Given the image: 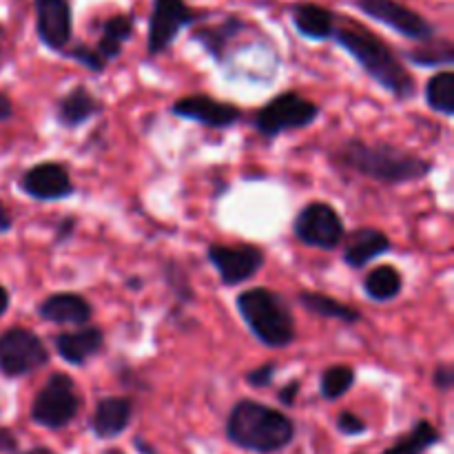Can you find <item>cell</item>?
<instances>
[{"mask_svg":"<svg viewBox=\"0 0 454 454\" xmlns=\"http://www.w3.org/2000/svg\"><path fill=\"white\" fill-rule=\"evenodd\" d=\"M333 38L341 49L350 53L359 62L364 71L375 80L380 87L393 93L397 100H411L415 96V78L403 67L397 53L393 51L386 40L372 34L371 29L348 22V25H335Z\"/></svg>","mask_w":454,"mask_h":454,"instance_id":"1","label":"cell"},{"mask_svg":"<svg viewBox=\"0 0 454 454\" xmlns=\"http://www.w3.org/2000/svg\"><path fill=\"white\" fill-rule=\"evenodd\" d=\"M337 158L344 167L353 168L359 176L372 177L384 184H406V182L424 180L433 171V162L399 146L386 145V142L368 145L364 140H348L337 151Z\"/></svg>","mask_w":454,"mask_h":454,"instance_id":"2","label":"cell"},{"mask_svg":"<svg viewBox=\"0 0 454 454\" xmlns=\"http://www.w3.org/2000/svg\"><path fill=\"white\" fill-rule=\"evenodd\" d=\"M226 437L244 450L269 454L282 450L293 442L295 426L284 412L253 399H242L231 411Z\"/></svg>","mask_w":454,"mask_h":454,"instance_id":"3","label":"cell"},{"mask_svg":"<svg viewBox=\"0 0 454 454\" xmlns=\"http://www.w3.org/2000/svg\"><path fill=\"white\" fill-rule=\"evenodd\" d=\"M235 306L248 331L269 348H286L295 341V317L279 293L270 288H248L239 293Z\"/></svg>","mask_w":454,"mask_h":454,"instance_id":"4","label":"cell"},{"mask_svg":"<svg viewBox=\"0 0 454 454\" xmlns=\"http://www.w3.org/2000/svg\"><path fill=\"white\" fill-rule=\"evenodd\" d=\"M80 403L82 402H80L74 380L65 372H53L47 384L35 395L34 406H31V419L43 428L60 430L75 419Z\"/></svg>","mask_w":454,"mask_h":454,"instance_id":"5","label":"cell"},{"mask_svg":"<svg viewBox=\"0 0 454 454\" xmlns=\"http://www.w3.org/2000/svg\"><path fill=\"white\" fill-rule=\"evenodd\" d=\"M319 105L317 102L309 100V98L300 96L295 91H286L275 96L273 100H269V105L262 106L255 114V124L257 131L266 137H278L282 133L293 131V129H304L309 124H313L319 115Z\"/></svg>","mask_w":454,"mask_h":454,"instance_id":"6","label":"cell"},{"mask_svg":"<svg viewBox=\"0 0 454 454\" xmlns=\"http://www.w3.org/2000/svg\"><path fill=\"white\" fill-rule=\"evenodd\" d=\"M49 364V350L34 331L13 326L0 335V372L4 377H25Z\"/></svg>","mask_w":454,"mask_h":454,"instance_id":"7","label":"cell"},{"mask_svg":"<svg viewBox=\"0 0 454 454\" xmlns=\"http://www.w3.org/2000/svg\"><path fill=\"white\" fill-rule=\"evenodd\" d=\"M293 233L306 247L322 248V251H333L346 238L340 213L326 202L306 204L293 220Z\"/></svg>","mask_w":454,"mask_h":454,"instance_id":"8","label":"cell"},{"mask_svg":"<svg viewBox=\"0 0 454 454\" xmlns=\"http://www.w3.org/2000/svg\"><path fill=\"white\" fill-rule=\"evenodd\" d=\"M353 4L359 12L366 13L368 18L390 27L403 38L426 43V40L434 38V34H437V29H434L428 18H424L419 12L399 3V0H353Z\"/></svg>","mask_w":454,"mask_h":454,"instance_id":"9","label":"cell"},{"mask_svg":"<svg viewBox=\"0 0 454 454\" xmlns=\"http://www.w3.org/2000/svg\"><path fill=\"white\" fill-rule=\"evenodd\" d=\"M198 13L184 0H153L146 31V51L149 56H160L167 51L184 27L198 20Z\"/></svg>","mask_w":454,"mask_h":454,"instance_id":"10","label":"cell"},{"mask_svg":"<svg viewBox=\"0 0 454 454\" xmlns=\"http://www.w3.org/2000/svg\"><path fill=\"white\" fill-rule=\"evenodd\" d=\"M207 257L224 286H238L247 282L264 266V251L253 244H239V247L211 244L207 248Z\"/></svg>","mask_w":454,"mask_h":454,"instance_id":"11","label":"cell"},{"mask_svg":"<svg viewBox=\"0 0 454 454\" xmlns=\"http://www.w3.org/2000/svg\"><path fill=\"white\" fill-rule=\"evenodd\" d=\"M34 4L40 43L51 51H65L74 31L69 0H34Z\"/></svg>","mask_w":454,"mask_h":454,"instance_id":"12","label":"cell"},{"mask_svg":"<svg viewBox=\"0 0 454 454\" xmlns=\"http://www.w3.org/2000/svg\"><path fill=\"white\" fill-rule=\"evenodd\" d=\"M171 114L177 118L193 120V122L204 124L208 129H229L242 120V111L229 102H220L211 96H186L180 98L176 105L171 106Z\"/></svg>","mask_w":454,"mask_h":454,"instance_id":"13","label":"cell"},{"mask_svg":"<svg viewBox=\"0 0 454 454\" xmlns=\"http://www.w3.org/2000/svg\"><path fill=\"white\" fill-rule=\"evenodd\" d=\"M20 186L29 198L40 200V202H58L74 195L75 191L69 171L58 162H43L27 168L22 173Z\"/></svg>","mask_w":454,"mask_h":454,"instance_id":"14","label":"cell"},{"mask_svg":"<svg viewBox=\"0 0 454 454\" xmlns=\"http://www.w3.org/2000/svg\"><path fill=\"white\" fill-rule=\"evenodd\" d=\"M58 355L71 366H84L105 348V333L98 326L82 324V328L71 333H60L53 340Z\"/></svg>","mask_w":454,"mask_h":454,"instance_id":"15","label":"cell"},{"mask_svg":"<svg viewBox=\"0 0 454 454\" xmlns=\"http://www.w3.org/2000/svg\"><path fill=\"white\" fill-rule=\"evenodd\" d=\"M38 315L44 322L51 324H89L93 315V306L89 304L87 297L80 293H53L44 297L38 306Z\"/></svg>","mask_w":454,"mask_h":454,"instance_id":"16","label":"cell"},{"mask_svg":"<svg viewBox=\"0 0 454 454\" xmlns=\"http://www.w3.org/2000/svg\"><path fill=\"white\" fill-rule=\"evenodd\" d=\"M291 20L297 34L306 40H313V43L331 40L337 25L335 13L317 3H300L291 7Z\"/></svg>","mask_w":454,"mask_h":454,"instance_id":"17","label":"cell"},{"mask_svg":"<svg viewBox=\"0 0 454 454\" xmlns=\"http://www.w3.org/2000/svg\"><path fill=\"white\" fill-rule=\"evenodd\" d=\"M247 29V22L239 16H226L224 20H220L217 25H207L200 27L193 31V40L204 47V51L213 58L215 62H224L229 56V47L233 44L235 38H239V34Z\"/></svg>","mask_w":454,"mask_h":454,"instance_id":"18","label":"cell"},{"mask_svg":"<svg viewBox=\"0 0 454 454\" xmlns=\"http://www.w3.org/2000/svg\"><path fill=\"white\" fill-rule=\"evenodd\" d=\"M390 251V238L380 229L362 226L348 235V244L344 248V262L350 269H364L368 262L377 260Z\"/></svg>","mask_w":454,"mask_h":454,"instance_id":"19","label":"cell"},{"mask_svg":"<svg viewBox=\"0 0 454 454\" xmlns=\"http://www.w3.org/2000/svg\"><path fill=\"white\" fill-rule=\"evenodd\" d=\"M133 403L124 397H105L98 402L91 419V430L98 439H114L131 424Z\"/></svg>","mask_w":454,"mask_h":454,"instance_id":"20","label":"cell"},{"mask_svg":"<svg viewBox=\"0 0 454 454\" xmlns=\"http://www.w3.org/2000/svg\"><path fill=\"white\" fill-rule=\"evenodd\" d=\"M100 102L91 96V91L87 87H82V84H78V87H74L69 93H65L58 100L56 120L60 127L75 129L82 127L96 114H100Z\"/></svg>","mask_w":454,"mask_h":454,"instance_id":"21","label":"cell"},{"mask_svg":"<svg viewBox=\"0 0 454 454\" xmlns=\"http://www.w3.org/2000/svg\"><path fill=\"white\" fill-rule=\"evenodd\" d=\"M133 35V18L127 16V13H115V16L106 18L102 22V34L100 40L93 49L98 51V56L105 62L114 60V58L120 56L124 43Z\"/></svg>","mask_w":454,"mask_h":454,"instance_id":"22","label":"cell"},{"mask_svg":"<svg viewBox=\"0 0 454 454\" xmlns=\"http://www.w3.org/2000/svg\"><path fill=\"white\" fill-rule=\"evenodd\" d=\"M300 304L304 306L309 313L319 315V317L337 319V322H344V324L362 322V313H359L357 309H353V306H348V304H341L340 300L324 295V293L301 291Z\"/></svg>","mask_w":454,"mask_h":454,"instance_id":"23","label":"cell"},{"mask_svg":"<svg viewBox=\"0 0 454 454\" xmlns=\"http://www.w3.org/2000/svg\"><path fill=\"white\" fill-rule=\"evenodd\" d=\"M403 279L395 266H377L364 282V291L372 301H390L402 293Z\"/></svg>","mask_w":454,"mask_h":454,"instance_id":"24","label":"cell"},{"mask_svg":"<svg viewBox=\"0 0 454 454\" xmlns=\"http://www.w3.org/2000/svg\"><path fill=\"white\" fill-rule=\"evenodd\" d=\"M426 102L433 111L452 118L454 115V74L439 71L426 84Z\"/></svg>","mask_w":454,"mask_h":454,"instance_id":"25","label":"cell"},{"mask_svg":"<svg viewBox=\"0 0 454 454\" xmlns=\"http://www.w3.org/2000/svg\"><path fill=\"white\" fill-rule=\"evenodd\" d=\"M439 442V433L430 421H417L412 426L411 434L399 439L393 448H388L384 454H424L430 446Z\"/></svg>","mask_w":454,"mask_h":454,"instance_id":"26","label":"cell"},{"mask_svg":"<svg viewBox=\"0 0 454 454\" xmlns=\"http://www.w3.org/2000/svg\"><path fill=\"white\" fill-rule=\"evenodd\" d=\"M408 60L419 67H443L454 62V49L448 40H426L419 49L408 51Z\"/></svg>","mask_w":454,"mask_h":454,"instance_id":"27","label":"cell"},{"mask_svg":"<svg viewBox=\"0 0 454 454\" xmlns=\"http://www.w3.org/2000/svg\"><path fill=\"white\" fill-rule=\"evenodd\" d=\"M355 384V368L353 366H331L324 371L322 381H319V388H322V397L328 402H335V399L344 397Z\"/></svg>","mask_w":454,"mask_h":454,"instance_id":"28","label":"cell"},{"mask_svg":"<svg viewBox=\"0 0 454 454\" xmlns=\"http://www.w3.org/2000/svg\"><path fill=\"white\" fill-rule=\"evenodd\" d=\"M164 279H167L168 288H171L173 295L180 301H193V288H191L189 278H186L184 269L176 262H168L164 266Z\"/></svg>","mask_w":454,"mask_h":454,"instance_id":"29","label":"cell"},{"mask_svg":"<svg viewBox=\"0 0 454 454\" xmlns=\"http://www.w3.org/2000/svg\"><path fill=\"white\" fill-rule=\"evenodd\" d=\"M60 53H65L67 58H71V60H75L78 65L87 67V69H91V71H105V67H106V62L98 56L96 49L87 47V44H78L75 49H65V51H60Z\"/></svg>","mask_w":454,"mask_h":454,"instance_id":"30","label":"cell"},{"mask_svg":"<svg viewBox=\"0 0 454 454\" xmlns=\"http://www.w3.org/2000/svg\"><path fill=\"white\" fill-rule=\"evenodd\" d=\"M275 372H278V364L266 362L262 366L253 368L251 372H247V381L253 386V388H266V386L273 384Z\"/></svg>","mask_w":454,"mask_h":454,"instance_id":"31","label":"cell"},{"mask_svg":"<svg viewBox=\"0 0 454 454\" xmlns=\"http://www.w3.org/2000/svg\"><path fill=\"white\" fill-rule=\"evenodd\" d=\"M337 428H340V433L348 434V437H357V434L366 433V421L359 419L355 412L346 411L337 417Z\"/></svg>","mask_w":454,"mask_h":454,"instance_id":"32","label":"cell"},{"mask_svg":"<svg viewBox=\"0 0 454 454\" xmlns=\"http://www.w3.org/2000/svg\"><path fill=\"white\" fill-rule=\"evenodd\" d=\"M433 384L434 388L443 390V393H448V390L454 386V368L450 364H442V366L434 368V375H433Z\"/></svg>","mask_w":454,"mask_h":454,"instance_id":"33","label":"cell"},{"mask_svg":"<svg viewBox=\"0 0 454 454\" xmlns=\"http://www.w3.org/2000/svg\"><path fill=\"white\" fill-rule=\"evenodd\" d=\"M300 388H301V384L297 380L288 381V384L278 393V399L284 403V406H293L297 399V395H300Z\"/></svg>","mask_w":454,"mask_h":454,"instance_id":"34","label":"cell"},{"mask_svg":"<svg viewBox=\"0 0 454 454\" xmlns=\"http://www.w3.org/2000/svg\"><path fill=\"white\" fill-rule=\"evenodd\" d=\"M75 224H78V222H75V217H65V220H62L60 224H58L56 244L69 242V238H71V235H74V231H75Z\"/></svg>","mask_w":454,"mask_h":454,"instance_id":"35","label":"cell"},{"mask_svg":"<svg viewBox=\"0 0 454 454\" xmlns=\"http://www.w3.org/2000/svg\"><path fill=\"white\" fill-rule=\"evenodd\" d=\"M18 448V439L7 428H0V452H13Z\"/></svg>","mask_w":454,"mask_h":454,"instance_id":"36","label":"cell"},{"mask_svg":"<svg viewBox=\"0 0 454 454\" xmlns=\"http://www.w3.org/2000/svg\"><path fill=\"white\" fill-rule=\"evenodd\" d=\"M12 114H13L12 102H9V98L4 96L3 91H0V122H3V120L12 118Z\"/></svg>","mask_w":454,"mask_h":454,"instance_id":"37","label":"cell"},{"mask_svg":"<svg viewBox=\"0 0 454 454\" xmlns=\"http://www.w3.org/2000/svg\"><path fill=\"white\" fill-rule=\"evenodd\" d=\"M7 231H12V215H9L7 208L0 202V233H7Z\"/></svg>","mask_w":454,"mask_h":454,"instance_id":"38","label":"cell"},{"mask_svg":"<svg viewBox=\"0 0 454 454\" xmlns=\"http://www.w3.org/2000/svg\"><path fill=\"white\" fill-rule=\"evenodd\" d=\"M7 309H9V293L7 288L0 286V315L7 313Z\"/></svg>","mask_w":454,"mask_h":454,"instance_id":"39","label":"cell"},{"mask_svg":"<svg viewBox=\"0 0 454 454\" xmlns=\"http://www.w3.org/2000/svg\"><path fill=\"white\" fill-rule=\"evenodd\" d=\"M136 446H137V450H140L142 454H155V452H151L149 446H146L145 442H140V439H137V442H136Z\"/></svg>","mask_w":454,"mask_h":454,"instance_id":"40","label":"cell"},{"mask_svg":"<svg viewBox=\"0 0 454 454\" xmlns=\"http://www.w3.org/2000/svg\"><path fill=\"white\" fill-rule=\"evenodd\" d=\"M22 454H56L53 450H49V448H34V450L29 452H22Z\"/></svg>","mask_w":454,"mask_h":454,"instance_id":"41","label":"cell"},{"mask_svg":"<svg viewBox=\"0 0 454 454\" xmlns=\"http://www.w3.org/2000/svg\"><path fill=\"white\" fill-rule=\"evenodd\" d=\"M109 454H120V452H109Z\"/></svg>","mask_w":454,"mask_h":454,"instance_id":"42","label":"cell"}]
</instances>
